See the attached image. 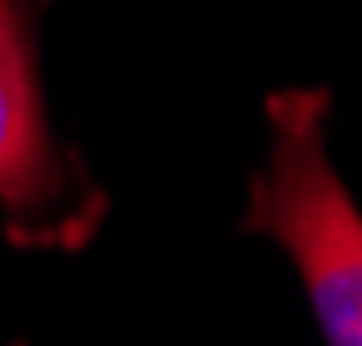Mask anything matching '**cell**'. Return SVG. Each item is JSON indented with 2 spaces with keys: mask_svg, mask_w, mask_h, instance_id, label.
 <instances>
[{
  "mask_svg": "<svg viewBox=\"0 0 362 346\" xmlns=\"http://www.w3.org/2000/svg\"><path fill=\"white\" fill-rule=\"evenodd\" d=\"M61 187L55 143H49L28 0H0V204L28 209Z\"/></svg>",
  "mask_w": 362,
  "mask_h": 346,
  "instance_id": "2",
  "label": "cell"
},
{
  "mask_svg": "<svg viewBox=\"0 0 362 346\" xmlns=\"http://www.w3.org/2000/svg\"><path fill=\"white\" fill-rule=\"evenodd\" d=\"M324 88L269 93V160L252 182L247 231L274 236L308 286L329 346H362V209L324 149Z\"/></svg>",
  "mask_w": 362,
  "mask_h": 346,
  "instance_id": "1",
  "label": "cell"
}]
</instances>
